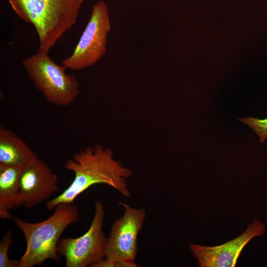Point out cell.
Returning a JSON list of instances; mask_svg holds the SVG:
<instances>
[{"mask_svg": "<svg viewBox=\"0 0 267 267\" xmlns=\"http://www.w3.org/2000/svg\"><path fill=\"white\" fill-rule=\"evenodd\" d=\"M239 121L250 127L259 136L260 143H265L267 138V117L261 119L250 117L242 118Z\"/></svg>", "mask_w": 267, "mask_h": 267, "instance_id": "cell-13", "label": "cell"}, {"mask_svg": "<svg viewBox=\"0 0 267 267\" xmlns=\"http://www.w3.org/2000/svg\"><path fill=\"white\" fill-rule=\"evenodd\" d=\"M110 30L108 8L101 0L92 6L89 20L73 52L63 61V65L78 70L94 64L106 52L107 36Z\"/></svg>", "mask_w": 267, "mask_h": 267, "instance_id": "cell-6", "label": "cell"}, {"mask_svg": "<svg viewBox=\"0 0 267 267\" xmlns=\"http://www.w3.org/2000/svg\"><path fill=\"white\" fill-rule=\"evenodd\" d=\"M265 230L262 222L255 220L241 235L223 244L213 247L190 244L189 249L201 267H234L246 245L253 237L263 235Z\"/></svg>", "mask_w": 267, "mask_h": 267, "instance_id": "cell-8", "label": "cell"}, {"mask_svg": "<svg viewBox=\"0 0 267 267\" xmlns=\"http://www.w3.org/2000/svg\"><path fill=\"white\" fill-rule=\"evenodd\" d=\"M122 217L113 222L107 239L105 258L113 262H134L137 254V236L146 217L143 208H134L120 202Z\"/></svg>", "mask_w": 267, "mask_h": 267, "instance_id": "cell-7", "label": "cell"}, {"mask_svg": "<svg viewBox=\"0 0 267 267\" xmlns=\"http://www.w3.org/2000/svg\"><path fill=\"white\" fill-rule=\"evenodd\" d=\"M22 64L30 80L48 102L67 106L79 95L76 77L67 75V68L56 64L47 53L38 51L24 59Z\"/></svg>", "mask_w": 267, "mask_h": 267, "instance_id": "cell-4", "label": "cell"}, {"mask_svg": "<svg viewBox=\"0 0 267 267\" xmlns=\"http://www.w3.org/2000/svg\"><path fill=\"white\" fill-rule=\"evenodd\" d=\"M53 210L49 218L37 223L14 218L15 224L23 233L26 242L19 267L39 266L48 259L60 262L57 246L60 236L69 225L78 221L79 213L73 203L59 204Z\"/></svg>", "mask_w": 267, "mask_h": 267, "instance_id": "cell-3", "label": "cell"}, {"mask_svg": "<svg viewBox=\"0 0 267 267\" xmlns=\"http://www.w3.org/2000/svg\"><path fill=\"white\" fill-rule=\"evenodd\" d=\"M12 242V232L7 230L0 242V267H19V260H11L8 257V250Z\"/></svg>", "mask_w": 267, "mask_h": 267, "instance_id": "cell-12", "label": "cell"}, {"mask_svg": "<svg viewBox=\"0 0 267 267\" xmlns=\"http://www.w3.org/2000/svg\"><path fill=\"white\" fill-rule=\"evenodd\" d=\"M84 0H8L13 10L35 27L38 51L48 53L76 23Z\"/></svg>", "mask_w": 267, "mask_h": 267, "instance_id": "cell-2", "label": "cell"}, {"mask_svg": "<svg viewBox=\"0 0 267 267\" xmlns=\"http://www.w3.org/2000/svg\"><path fill=\"white\" fill-rule=\"evenodd\" d=\"M23 168L0 164V218L13 219L9 210L22 205L20 178Z\"/></svg>", "mask_w": 267, "mask_h": 267, "instance_id": "cell-11", "label": "cell"}, {"mask_svg": "<svg viewBox=\"0 0 267 267\" xmlns=\"http://www.w3.org/2000/svg\"><path fill=\"white\" fill-rule=\"evenodd\" d=\"M38 159L35 152L20 137L0 126V164L24 168Z\"/></svg>", "mask_w": 267, "mask_h": 267, "instance_id": "cell-10", "label": "cell"}, {"mask_svg": "<svg viewBox=\"0 0 267 267\" xmlns=\"http://www.w3.org/2000/svg\"><path fill=\"white\" fill-rule=\"evenodd\" d=\"M104 215L102 202L96 201L94 216L87 231L77 238L59 240L57 252L65 258L66 267H90L105 258L107 237L103 230Z\"/></svg>", "mask_w": 267, "mask_h": 267, "instance_id": "cell-5", "label": "cell"}, {"mask_svg": "<svg viewBox=\"0 0 267 267\" xmlns=\"http://www.w3.org/2000/svg\"><path fill=\"white\" fill-rule=\"evenodd\" d=\"M64 167L74 173V178L63 192L46 202L49 211L59 204L73 203L80 194L96 184H107L123 196H131L128 178L132 171L114 159L110 148L96 145L81 149L66 162Z\"/></svg>", "mask_w": 267, "mask_h": 267, "instance_id": "cell-1", "label": "cell"}, {"mask_svg": "<svg viewBox=\"0 0 267 267\" xmlns=\"http://www.w3.org/2000/svg\"><path fill=\"white\" fill-rule=\"evenodd\" d=\"M58 176L39 159L23 168L20 178L22 205L30 208L47 199L59 190Z\"/></svg>", "mask_w": 267, "mask_h": 267, "instance_id": "cell-9", "label": "cell"}]
</instances>
